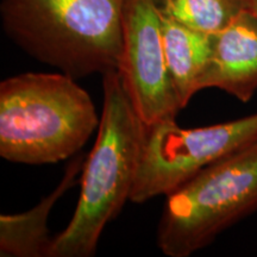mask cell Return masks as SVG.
I'll list each match as a JSON object with an SVG mask.
<instances>
[{"label":"cell","mask_w":257,"mask_h":257,"mask_svg":"<svg viewBox=\"0 0 257 257\" xmlns=\"http://www.w3.org/2000/svg\"><path fill=\"white\" fill-rule=\"evenodd\" d=\"M98 136L81 172L72 220L53 238L49 257H92L105 226L130 201L147 126L135 111L117 70L102 75Z\"/></svg>","instance_id":"cell-1"},{"label":"cell","mask_w":257,"mask_h":257,"mask_svg":"<svg viewBox=\"0 0 257 257\" xmlns=\"http://www.w3.org/2000/svg\"><path fill=\"white\" fill-rule=\"evenodd\" d=\"M127 0H2L5 34L40 62L78 80L117 70Z\"/></svg>","instance_id":"cell-2"},{"label":"cell","mask_w":257,"mask_h":257,"mask_svg":"<svg viewBox=\"0 0 257 257\" xmlns=\"http://www.w3.org/2000/svg\"><path fill=\"white\" fill-rule=\"evenodd\" d=\"M100 119L64 73H23L0 82V156L40 166L78 155Z\"/></svg>","instance_id":"cell-3"},{"label":"cell","mask_w":257,"mask_h":257,"mask_svg":"<svg viewBox=\"0 0 257 257\" xmlns=\"http://www.w3.org/2000/svg\"><path fill=\"white\" fill-rule=\"evenodd\" d=\"M256 211L257 138L167 195L157 246L166 256L188 257Z\"/></svg>","instance_id":"cell-4"},{"label":"cell","mask_w":257,"mask_h":257,"mask_svg":"<svg viewBox=\"0 0 257 257\" xmlns=\"http://www.w3.org/2000/svg\"><path fill=\"white\" fill-rule=\"evenodd\" d=\"M257 138V113L204 127L176 121L147 126L146 141L130 201L143 204L169 195L207 166Z\"/></svg>","instance_id":"cell-5"},{"label":"cell","mask_w":257,"mask_h":257,"mask_svg":"<svg viewBox=\"0 0 257 257\" xmlns=\"http://www.w3.org/2000/svg\"><path fill=\"white\" fill-rule=\"evenodd\" d=\"M117 72L146 126L176 121L182 108L167 66L160 16L152 0H127Z\"/></svg>","instance_id":"cell-6"},{"label":"cell","mask_w":257,"mask_h":257,"mask_svg":"<svg viewBox=\"0 0 257 257\" xmlns=\"http://www.w3.org/2000/svg\"><path fill=\"white\" fill-rule=\"evenodd\" d=\"M219 88L242 102L257 91V17L249 10L213 35L206 67L198 80V92Z\"/></svg>","instance_id":"cell-7"},{"label":"cell","mask_w":257,"mask_h":257,"mask_svg":"<svg viewBox=\"0 0 257 257\" xmlns=\"http://www.w3.org/2000/svg\"><path fill=\"white\" fill-rule=\"evenodd\" d=\"M85 154L75 155L64 172L62 181L31 210L0 216V255L15 257H49L53 244L48 218L54 205L78 182L85 165Z\"/></svg>","instance_id":"cell-8"},{"label":"cell","mask_w":257,"mask_h":257,"mask_svg":"<svg viewBox=\"0 0 257 257\" xmlns=\"http://www.w3.org/2000/svg\"><path fill=\"white\" fill-rule=\"evenodd\" d=\"M161 36L167 66L182 108L198 93V80L206 67L213 35L193 30L160 15Z\"/></svg>","instance_id":"cell-9"},{"label":"cell","mask_w":257,"mask_h":257,"mask_svg":"<svg viewBox=\"0 0 257 257\" xmlns=\"http://www.w3.org/2000/svg\"><path fill=\"white\" fill-rule=\"evenodd\" d=\"M160 15L204 34L214 35L248 10L249 0H152Z\"/></svg>","instance_id":"cell-10"},{"label":"cell","mask_w":257,"mask_h":257,"mask_svg":"<svg viewBox=\"0 0 257 257\" xmlns=\"http://www.w3.org/2000/svg\"><path fill=\"white\" fill-rule=\"evenodd\" d=\"M248 10L257 17V0H249Z\"/></svg>","instance_id":"cell-11"}]
</instances>
